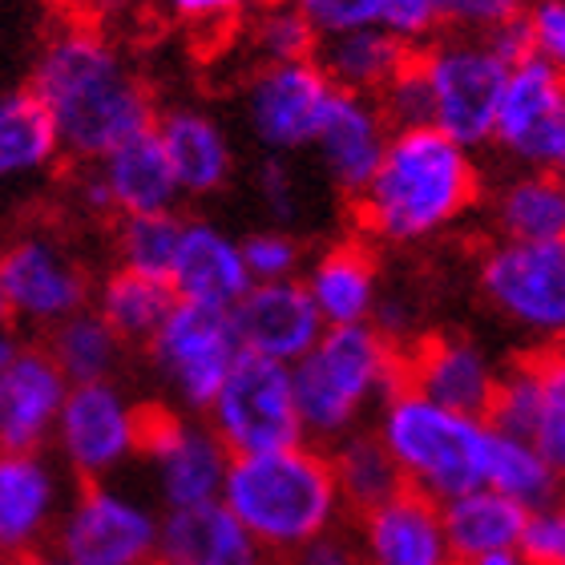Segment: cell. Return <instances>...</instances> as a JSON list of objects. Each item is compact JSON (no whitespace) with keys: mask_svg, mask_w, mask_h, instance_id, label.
<instances>
[{"mask_svg":"<svg viewBox=\"0 0 565 565\" xmlns=\"http://www.w3.org/2000/svg\"><path fill=\"white\" fill-rule=\"evenodd\" d=\"M24 89L45 106L61 153H70L77 166L97 162L118 141L150 130L158 118L150 82L102 29L89 24H65L49 33Z\"/></svg>","mask_w":565,"mask_h":565,"instance_id":"obj_1","label":"cell"},{"mask_svg":"<svg viewBox=\"0 0 565 565\" xmlns=\"http://www.w3.org/2000/svg\"><path fill=\"white\" fill-rule=\"evenodd\" d=\"M481 194V166L457 141L433 126L392 130L376 174L352 202H343L348 235L372 247H416L457 226Z\"/></svg>","mask_w":565,"mask_h":565,"instance_id":"obj_2","label":"cell"},{"mask_svg":"<svg viewBox=\"0 0 565 565\" xmlns=\"http://www.w3.org/2000/svg\"><path fill=\"white\" fill-rule=\"evenodd\" d=\"M218 505L275 557H291L319 533L343 525V505L328 448L291 445L255 457H231Z\"/></svg>","mask_w":565,"mask_h":565,"instance_id":"obj_3","label":"cell"},{"mask_svg":"<svg viewBox=\"0 0 565 565\" xmlns=\"http://www.w3.org/2000/svg\"><path fill=\"white\" fill-rule=\"evenodd\" d=\"M401 384V348L388 343L372 323L323 328L311 352L291 364L295 413L307 445L328 448L355 433L367 408Z\"/></svg>","mask_w":565,"mask_h":565,"instance_id":"obj_4","label":"cell"},{"mask_svg":"<svg viewBox=\"0 0 565 565\" xmlns=\"http://www.w3.org/2000/svg\"><path fill=\"white\" fill-rule=\"evenodd\" d=\"M372 433L396 460L404 484L433 501L481 489L484 457H489V424L472 416L448 413L428 404L408 388H396L380 401V416Z\"/></svg>","mask_w":565,"mask_h":565,"instance_id":"obj_5","label":"cell"},{"mask_svg":"<svg viewBox=\"0 0 565 565\" xmlns=\"http://www.w3.org/2000/svg\"><path fill=\"white\" fill-rule=\"evenodd\" d=\"M202 420L211 424V433L231 457L303 445V424L291 396V367L255 352H238Z\"/></svg>","mask_w":565,"mask_h":565,"instance_id":"obj_6","label":"cell"},{"mask_svg":"<svg viewBox=\"0 0 565 565\" xmlns=\"http://www.w3.org/2000/svg\"><path fill=\"white\" fill-rule=\"evenodd\" d=\"M424 77L433 94V130H440L460 150H481L493 141L497 102L509 70L465 33H440L420 45Z\"/></svg>","mask_w":565,"mask_h":565,"instance_id":"obj_7","label":"cell"},{"mask_svg":"<svg viewBox=\"0 0 565 565\" xmlns=\"http://www.w3.org/2000/svg\"><path fill=\"white\" fill-rule=\"evenodd\" d=\"M158 525L162 518L121 484L85 481L65 497L49 550L77 565H146L158 557Z\"/></svg>","mask_w":565,"mask_h":565,"instance_id":"obj_8","label":"cell"},{"mask_svg":"<svg viewBox=\"0 0 565 565\" xmlns=\"http://www.w3.org/2000/svg\"><path fill=\"white\" fill-rule=\"evenodd\" d=\"M238 352L243 348L231 328V311L182 303V299L146 343V360L166 384V392L174 396L170 408L190 416H202L211 408L214 392L223 388Z\"/></svg>","mask_w":565,"mask_h":565,"instance_id":"obj_9","label":"cell"},{"mask_svg":"<svg viewBox=\"0 0 565 565\" xmlns=\"http://www.w3.org/2000/svg\"><path fill=\"white\" fill-rule=\"evenodd\" d=\"M138 460L150 465L158 501L166 513H174L218 501L231 452L202 416L178 413L170 404H141Z\"/></svg>","mask_w":565,"mask_h":565,"instance_id":"obj_10","label":"cell"},{"mask_svg":"<svg viewBox=\"0 0 565 565\" xmlns=\"http://www.w3.org/2000/svg\"><path fill=\"white\" fill-rule=\"evenodd\" d=\"M138 413L141 404L126 396L118 380L73 384L49 440L57 448L61 472L77 484L118 477L138 457Z\"/></svg>","mask_w":565,"mask_h":565,"instance_id":"obj_11","label":"cell"},{"mask_svg":"<svg viewBox=\"0 0 565 565\" xmlns=\"http://www.w3.org/2000/svg\"><path fill=\"white\" fill-rule=\"evenodd\" d=\"M0 291L12 323L49 331L94 303V275L53 231H21L0 247Z\"/></svg>","mask_w":565,"mask_h":565,"instance_id":"obj_12","label":"cell"},{"mask_svg":"<svg viewBox=\"0 0 565 565\" xmlns=\"http://www.w3.org/2000/svg\"><path fill=\"white\" fill-rule=\"evenodd\" d=\"M477 287L497 316L530 335L557 340L565 328V243H505L481 250Z\"/></svg>","mask_w":565,"mask_h":565,"instance_id":"obj_13","label":"cell"},{"mask_svg":"<svg viewBox=\"0 0 565 565\" xmlns=\"http://www.w3.org/2000/svg\"><path fill=\"white\" fill-rule=\"evenodd\" d=\"M489 428L530 440L550 465H565V364L554 340L513 355L497 372V392L484 416Z\"/></svg>","mask_w":565,"mask_h":565,"instance_id":"obj_14","label":"cell"},{"mask_svg":"<svg viewBox=\"0 0 565 565\" xmlns=\"http://www.w3.org/2000/svg\"><path fill=\"white\" fill-rule=\"evenodd\" d=\"M493 141L521 170L562 174L565 162V82L562 65L530 57L509 70L493 118Z\"/></svg>","mask_w":565,"mask_h":565,"instance_id":"obj_15","label":"cell"},{"mask_svg":"<svg viewBox=\"0 0 565 565\" xmlns=\"http://www.w3.org/2000/svg\"><path fill=\"white\" fill-rule=\"evenodd\" d=\"M501 367L465 331H416L401 348V388L448 413L484 420Z\"/></svg>","mask_w":565,"mask_h":565,"instance_id":"obj_16","label":"cell"},{"mask_svg":"<svg viewBox=\"0 0 565 565\" xmlns=\"http://www.w3.org/2000/svg\"><path fill=\"white\" fill-rule=\"evenodd\" d=\"M331 97L335 85L316 70V61L259 65L247 77L243 109L263 153H295L316 141Z\"/></svg>","mask_w":565,"mask_h":565,"instance_id":"obj_17","label":"cell"},{"mask_svg":"<svg viewBox=\"0 0 565 565\" xmlns=\"http://www.w3.org/2000/svg\"><path fill=\"white\" fill-rule=\"evenodd\" d=\"M65 497V472L49 452L0 448V557L12 565L49 550Z\"/></svg>","mask_w":565,"mask_h":565,"instance_id":"obj_18","label":"cell"},{"mask_svg":"<svg viewBox=\"0 0 565 565\" xmlns=\"http://www.w3.org/2000/svg\"><path fill=\"white\" fill-rule=\"evenodd\" d=\"M360 565H452L440 525V501L401 489L384 505L348 518Z\"/></svg>","mask_w":565,"mask_h":565,"instance_id":"obj_19","label":"cell"},{"mask_svg":"<svg viewBox=\"0 0 565 565\" xmlns=\"http://www.w3.org/2000/svg\"><path fill=\"white\" fill-rule=\"evenodd\" d=\"M231 328H235L243 352L267 355V360L291 367L323 335V319H319L303 279H282L250 282L247 295L231 307Z\"/></svg>","mask_w":565,"mask_h":565,"instance_id":"obj_20","label":"cell"},{"mask_svg":"<svg viewBox=\"0 0 565 565\" xmlns=\"http://www.w3.org/2000/svg\"><path fill=\"white\" fill-rule=\"evenodd\" d=\"M65 392L70 384L41 343L17 348V355L0 367V448L4 452H45Z\"/></svg>","mask_w":565,"mask_h":565,"instance_id":"obj_21","label":"cell"},{"mask_svg":"<svg viewBox=\"0 0 565 565\" xmlns=\"http://www.w3.org/2000/svg\"><path fill=\"white\" fill-rule=\"evenodd\" d=\"M388 138V121L380 118L372 97H355L335 89L328 118H323L311 146H316L319 166H323L331 190L340 194V202H352L367 186V178L376 174L380 158H384Z\"/></svg>","mask_w":565,"mask_h":565,"instance_id":"obj_22","label":"cell"},{"mask_svg":"<svg viewBox=\"0 0 565 565\" xmlns=\"http://www.w3.org/2000/svg\"><path fill=\"white\" fill-rule=\"evenodd\" d=\"M323 328H352L367 323L384 279H380V247L360 235H343L319 250L303 279Z\"/></svg>","mask_w":565,"mask_h":565,"instance_id":"obj_23","label":"cell"},{"mask_svg":"<svg viewBox=\"0 0 565 565\" xmlns=\"http://www.w3.org/2000/svg\"><path fill=\"white\" fill-rule=\"evenodd\" d=\"M153 134L162 141L170 174L178 182V194L206 199V194H218L231 182V174H235V153H231L226 130L206 109L199 106L158 109Z\"/></svg>","mask_w":565,"mask_h":565,"instance_id":"obj_24","label":"cell"},{"mask_svg":"<svg viewBox=\"0 0 565 565\" xmlns=\"http://www.w3.org/2000/svg\"><path fill=\"white\" fill-rule=\"evenodd\" d=\"M170 287L182 303L231 311L250 287L238 243L223 235L214 223H202V218L182 223L174 263H170Z\"/></svg>","mask_w":565,"mask_h":565,"instance_id":"obj_25","label":"cell"},{"mask_svg":"<svg viewBox=\"0 0 565 565\" xmlns=\"http://www.w3.org/2000/svg\"><path fill=\"white\" fill-rule=\"evenodd\" d=\"M162 565H275V557L226 513L218 501L162 513L158 525Z\"/></svg>","mask_w":565,"mask_h":565,"instance_id":"obj_26","label":"cell"},{"mask_svg":"<svg viewBox=\"0 0 565 565\" xmlns=\"http://www.w3.org/2000/svg\"><path fill=\"white\" fill-rule=\"evenodd\" d=\"M94 170L109 194L114 218H118V214L174 211V202L182 199L153 126L150 130H138L134 138L118 141L109 153H102L94 162Z\"/></svg>","mask_w":565,"mask_h":565,"instance_id":"obj_27","label":"cell"},{"mask_svg":"<svg viewBox=\"0 0 565 565\" xmlns=\"http://www.w3.org/2000/svg\"><path fill=\"white\" fill-rule=\"evenodd\" d=\"M525 513L518 501L493 493L489 484L469 489V493L440 501V525H445V542L452 565H469L497 550H513L525 525Z\"/></svg>","mask_w":565,"mask_h":565,"instance_id":"obj_28","label":"cell"},{"mask_svg":"<svg viewBox=\"0 0 565 565\" xmlns=\"http://www.w3.org/2000/svg\"><path fill=\"white\" fill-rule=\"evenodd\" d=\"M408 57H413V45L396 41L384 29H355L340 36H319L311 61L340 94L376 97Z\"/></svg>","mask_w":565,"mask_h":565,"instance_id":"obj_29","label":"cell"},{"mask_svg":"<svg viewBox=\"0 0 565 565\" xmlns=\"http://www.w3.org/2000/svg\"><path fill=\"white\" fill-rule=\"evenodd\" d=\"M295 4L319 36L384 29L413 49L440 36V24H436L428 0H295Z\"/></svg>","mask_w":565,"mask_h":565,"instance_id":"obj_30","label":"cell"},{"mask_svg":"<svg viewBox=\"0 0 565 565\" xmlns=\"http://www.w3.org/2000/svg\"><path fill=\"white\" fill-rule=\"evenodd\" d=\"M497 238L505 243H562L565 238V190L562 174L521 170L501 182L493 199Z\"/></svg>","mask_w":565,"mask_h":565,"instance_id":"obj_31","label":"cell"},{"mask_svg":"<svg viewBox=\"0 0 565 565\" xmlns=\"http://www.w3.org/2000/svg\"><path fill=\"white\" fill-rule=\"evenodd\" d=\"M328 465L335 477L343 518H360L367 509L384 505L401 489H408L396 460L388 457V448L380 445L372 428H355V433L340 436L335 445H328Z\"/></svg>","mask_w":565,"mask_h":565,"instance_id":"obj_32","label":"cell"},{"mask_svg":"<svg viewBox=\"0 0 565 565\" xmlns=\"http://www.w3.org/2000/svg\"><path fill=\"white\" fill-rule=\"evenodd\" d=\"M178 295L166 279H150V275L126 271L114 267L102 282H94V311L106 319L114 335L126 348L130 343H150V335L162 328V319L174 311Z\"/></svg>","mask_w":565,"mask_h":565,"instance_id":"obj_33","label":"cell"},{"mask_svg":"<svg viewBox=\"0 0 565 565\" xmlns=\"http://www.w3.org/2000/svg\"><path fill=\"white\" fill-rule=\"evenodd\" d=\"M45 355L57 364L65 384H102V380L118 376L121 360H126V343L114 335L106 319L94 307H85L77 316L61 319L45 331Z\"/></svg>","mask_w":565,"mask_h":565,"instance_id":"obj_34","label":"cell"},{"mask_svg":"<svg viewBox=\"0 0 565 565\" xmlns=\"http://www.w3.org/2000/svg\"><path fill=\"white\" fill-rule=\"evenodd\" d=\"M61 158L57 130L29 89L0 94V182L41 174Z\"/></svg>","mask_w":565,"mask_h":565,"instance_id":"obj_35","label":"cell"},{"mask_svg":"<svg viewBox=\"0 0 565 565\" xmlns=\"http://www.w3.org/2000/svg\"><path fill=\"white\" fill-rule=\"evenodd\" d=\"M484 484L493 493L518 501L521 509L557 505V489H562V469L518 436H505L489 428V457H484Z\"/></svg>","mask_w":565,"mask_h":565,"instance_id":"obj_36","label":"cell"},{"mask_svg":"<svg viewBox=\"0 0 565 565\" xmlns=\"http://www.w3.org/2000/svg\"><path fill=\"white\" fill-rule=\"evenodd\" d=\"M243 36L250 45L255 70L259 65H295L316 57L319 33L307 24L295 0H255L243 17Z\"/></svg>","mask_w":565,"mask_h":565,"instance_id":"obj_37","label":"cell"},{"mask_svg":"<svg viewBox=\"0 0 565 565\" xmlns=\"http://www.w3.org/2000/svg\"><path fill=\"white\" fill-rule=\"evenodd\" d=\"M178 235H182L178 211L118 214L114 226H109V243H114L118 267L150 275V279H166V282H170V263H174Z\"/></svg>","mask_w":565,"mask_h":565,"instance_id":"obj_38","label":"cell"},{"mask_svg":"<svg viewBox=\"0 0 565 565\" xmlns=\"http://www.w3.org/2000/svg\"><path fill=\"white\" fill-rule=\"evenodd\" d=\"M380 118L388 121V130H416V126H433V94H428V77H424L420 49L404 61L396 77H392L376 97Z\"/></svg>","mask_w":565,"mask_h":565,"instance_id":"obj_39","label":"cell"},{"mask_svg":"<svg viewBox=\"0 0 565 565\" xmlns=\"http://www.w3.org/2000/svg\"><path fill=\"white\" fill-rule=\"evenodd\" d=\"M238 255H243V267H247L250 282L295 279V275L303 271V263H307V247L295 235H287L282 226L250 231V235L238 243Z\"/></svg>","mask_w":565,"mask_h":565,"instance_id":"obj_40","label":"cell"},{"mask_svg":"<svg viewBox=\"0 0 565 565\" xmlns=\"http://www.w3.org/2000/svg\"><path fill=\"white\" fill-rule=\"evenodd\" d=\"M440 33H465L477 36L493 24L518 17V12L530 9V0H428Z\"/></svg>","mask_w":565,"mask_h":565,"instance_id":"obj_41","label":"cell"},{"mask_svg":"<svg viewBox=\"0 0 565 565\" xmlns=\"http://www.w3.org/2000/svg\"><path fill=\"white\" fill-rule=\"evenodd\" d=\"M255 194L275 226H287L299 214V174L287 153H263L255 162Z\"/></svg>","mask_w":565,"mask_h":565,"instance_id":"obj_42","label":"cell"},{"mask_svg":"<svg viewBox=\"0 0 565 565\" xmlns=\"http://www.w3.org/2000/svg\"><path fill=\"white\" fill-rule=\"evenodd\" d=\"M521 557L530 565H565V513L562 505H542L525 513L518 537Z\"/></svg>","mask_w":565,"mask_h":565,"instance_id":"obj_43","label":"cell"},{"mask_svg":"<svg viewBox=\"0 0 565 565\" xmlns=\"http://www.w3.org/2000/svg\"><path fill=\"white\" fill-rule=\"evenodd\" d=\"M477 41H481L505 70H518V65H525L530 57H537V49H533V29H530V17H525V12H518V17H509V21L477 33Z\"/></svg>","mask_w":565,"mask_h":565,"instance_id":"obj_44","label":"cell"},{"mask_svg":"<svg viewBox=\"0 0 565 565\" xmlns=\"http://www.w3.org/2000/svg\"><path fill=\"white\" fill-rule=\"evenodd\" d=\"M525 17H530L537 57L562 65V57H565V4L562 0H530Z\"/></svg>","mask_w":565,"mask_h":565,"instance_id":"obj_45","label":"cell"},{"mask_svg":"<svg viewBox=\"0 0 565 565\" xmlns=\"http://www.w3.org/2000/svg\"><path fill=\"white\" fill-rule=\"evenodd\" d=\"M279 565H360V550H355V537L348 525H335V530L319 533L307 545H299L291 557H282Z\"/></svg>","mask_w":565,"mask_h":565,"instance_id":"obj_46","label":"cell"},{"mask_svg":"<svg viewBox=\"0 0 565 565\" xmlns=\"http://www.w3.org/2000/svg\"><path fill=\"white\" fill-rule=\"evenodd\" d=\"M255 0H166V12L182 24L211 29V24H238Z\"/></svg>","mask_w":565,"mask_h":565,"instance_id":"obj_47","label":"cell"},{"mask_svg":"<svg viewBox=\"0 0 565 565\" xmlns=\"http://www.w3.org/2000/svg\"><path fill=\"white\" fill-rule=\"evenodd\" d=\"M469 565H530L525 557H521V550L513 545V550H497V554H484V557H477V562H469Z\"/></svg>","mask_w":565,"mask_h":565,"instance_id":"obj_48","label":"cell"},{"mask_svg":"<svg viewBox=\"0 0 565 565\" xmlns=\"http://www.w3.org/2000/svg\"><path fill=\"white\" fill-rule=\"evenodd\" d=\"M12 565H77V562H70V557H61L57 550H41V554L24 557V562H12Z\"/></svg>","mask_w":565,"mask_h":565,"instance_id":"obj_49","label":"cell"},{"mask_svg":"<svg viewBox=\"0 0 565 565\" xmlns=\"http://www.w3.org/2000/svg\"><path fill=\"white\" fill-rule=\"evenodd\" d=\"M17 348H21V343H17V335H12L9 328H0V367H4L12 355H17Z\"/></svg>","mask_w":565,"mask_h":565,"instance_id":"obj_50","label":"cell"},{"mask_svg":"<svg viewBox=\"0 0 565 565\" xmlns=\"http://www.w3.org/2000/svg\"><path fill=\"white\" fill-rule=\"evenodd\" d=\"M12 316H9V303H4V291H0V328H9Z\"/></svg>","mask_w":565,"mask_h":565,"instance_id":"obj_51","label":"cell"},{"mask_svg":"<svg viewBox=\"0 0 565 565\" xmlns=\"http://www.w3.org/2000/svg\"><path fill=\"white\" fill-rule=\"evenodd\" d=\"M146 565H162V562H158V557H153V562H146Z\"/></svg>","mask_w":565,"mask_h":565,"instance_id":"obj_52","label":"cell"},{"mask_svg":"<svg viewBox=\"0 0 565 565\" xmlns=\"http://www.w3.org/2000/svg\"><path fill=\"white\" fill-rule=\"evenodd\" d=\"M0 565H9V562H4V557H0Z\"/></svg>","mask_w":565,"mask_h":565,"instance_id":"obj_53","label":"cell"}]
</instances>
